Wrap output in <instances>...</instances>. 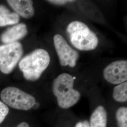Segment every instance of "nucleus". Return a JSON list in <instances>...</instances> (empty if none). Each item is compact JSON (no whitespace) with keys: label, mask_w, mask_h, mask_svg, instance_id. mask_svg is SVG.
<instances>
[{"label":"nucleus","mask_w":127,"mask_h":127,"mask_svg":"<svg viewBox=\"0 0 127 127\" xmlns=\"http://www.w3.org/2000/svg\"><path fill=\"white\" fill-rule=\"evenodd\" d=\"M75 79V77L71 74L63 73L53 81V94L61 109H69L77 104L81 99L80 92L74 88Z\"/></svg>","instance_id":"f257e3e1"},{"label":"nucleus","mask_w":127,"mask_h":127,"mask_svg":"<svg viewBox=\"0 0 127 127\" xmlns=\"http://www.w3.org/2000/svg\"><path fill=\"white\" fill-rule=\"evenodd\" d=\"M50 56L47 50L38 49L24 57L19 63V67L24 78L29 81H36L50 63Z\"/></svg>","instance_id":"f03ea898"},{"label":"nucleus","mask_w":127,"mask_h":127,"mask_svg":"<svg viewBox=\"0 0 127 127\" xmlns=\"http://www.w3.org/2000/svg\"><path fill=\"white\" fill-rule=\"evenodd\" d=\"M66 31L72 44L79 50H94L98 44L96 35L81 21L71 22L68 25Z\"/></svg>","instance_id":"7ed1b4c3"},{"label":"nucleus","mask_w":127,"mask_h":127,"mask_svg":"<svg viewBox=\"0 0 127 127\" xmlns=\"http://www.w3.org/2000/svg\"><path fill=\"white\" fill-rule=\"evenodd\" d=\"M0 97L7 106L24 111L33 109L37 102L33 95L15 87L5 88L1 91Z\"/></svg>","instance_id":"20e7f679"},{"label":"nucleus","mask_w":127,"mask_h":127,"mask_svg":"<svg viewBox=\"0 0 127 127\" xmlns=\"http://www.w3.org/2000/svg\"><path fill=\"white\" fill-rule=\"evenodd\" d=\"M23 54V46L18 41L0 45V71L6 74L10 73Z\"/></svg>","instance_id":"39448f33"},{"label":"nucleus","mask_w":127,"mask_h":127,"mask_svg":"<svg viewBox=\"0 0 127 127\" xmlns=\"http://www.w3.org/2000/svg\"><path fill=\"white\" fill-rule=\"evenodd\" d=\"M54 45L62 66H75L79 54L68 44L63 37L59 34L55 35L53 38Z\"/></svg>","instance_id":"423d86ee"},{"label":"nucleus","mask_w":127,"mask_h":127,"mask_svg":"<svg viewBox=\"0 0 127 127\" xmlns=\"http://www.w3.org/2000/svg\"><path fill=\"white\" fill-rule=\"evenodd\" d=\"M103 76L106 82L114 85L127 82V60H117L110 64L104 68Z\"/></svg>","instance_id":"0eeeda50"},{"label":"nucleus","mask_w":127,"mask_h":127,"mask_svg":"<svg viewBox=\"0 0 127 127\" xmlns=\"http://www.w3.org/2000/svg\"><path fill=\"white\" fill-rule=\"evenodd\" d=\"M28 30L26 24H16L6 29L0 36L1 41L4 44L18 42L27 34Z\"/></svg>","instance_id":"6e6552de"},{"label":"nucleus","mask_w":127,"mask_h":127,"mask_svg":"<svg viewBox=\"0 0 127 127\" xmlns=\"http://www.w3.org/2000/svg\"><path fill=\"white\" fill-rule=\"evenodd\" d=\"M109 114L104 105L99 104L91 113L89 120L90 127H108Z\"/></svg>","instance_id":"1a4fd4ad"},{"label":"nucleus","mask_w":127,"mask_h":127,"mask_svg":"<svg viewBox=\"0 0 127 127\" xmlns=\"http://www.w3.org/2000/svg\"><path fill=\"white\" fill-rule=\"evenodd\" d=\"M7 1L16 13L23 18H31L34 15V9L32 0H8Z\"/></svg>","instance_id":"9d476101"},{"label":"nucleus","mask_w":127,"mask_h":127,"mask_svg":"<svg viewBox=\"0 0 127 127\" xmlns=\"http://www.w3.org/2000/svg\"><path fill=\"white\" fill-rule=\"evenodd\" d=\"M20 20L19 16L16 12H11L6 6L0 5V27L18 24Z\"/></svg>","instance_id":"9b49d317"},{"label":"nucleus","mask_w":127,"mask_h":127,"mask_svg":"<svg viewBox=\"0 0 127 127\" xmlns=\"http://www.w3.org/2000/svg\"><path fill=\"white\" fill-rule=\"evenodd\" d=\"M113 127H127V107L122 106L118 107L112 116Z\"/></svg>","instance_id":"f8f14e48"},{"label":"nucleus","mask_w":127,"mask_h":127,"mask_svg":"<svg viewBox=\"0 0 127 127\" xmlns=\"http://www.w3.org/2000/svg\"><path fill=\"white\" fill-rule=\"evenodd\" d=\"M113 98L118 103H125L127 101V82L117 85L114 87Z\"/></svg>","instance_id":"ddd939ff"},{"label":"nucleus","mask_w":127,"mask_h":127,"mask_svg":"<svg viewBox=\"0 0 127 127\" xmlns=\"http://www.w3.org/2000/svg\"><path fill=\"white\" fill-rule=\"evenodd\" d=\"M9 113L8 106L4 103L0 101V125L5 120Z\"/></svg>","instance_id":"4468645a"},{"label":"nucleus","mask_w":127,"mask_h":127,"mask_svg":"<svg viewBox=\"0 0 127 127\" xmlns=\"http://www.w3.org/2000/svg\"><path fill=\"white\" fill-rule=\"evenodd\" d=\"M73 127H90V125L88 120L82 119L74 123Z\"/></svg>","instance_id":"2eb2a0df"},{"label":"nucleus","mask_w":127,"mask_h":127,"mask_svg":"<svg viewBox=\"0 0 127 127\" xmlns=\"http://www.w3.org/2000/svg\"><path fill=\"white\" fill-rule=\"evenodd\" d=\"M47 1L50 2L51 3L54 4L61 5L65 4L66 3H68L73 2L75 1V0H48Z\"/></svg>","instance_id":"dca6fc26"},{"label":"nucleus","mask_w":127,"mask_h":127,"mask_svg":"<svg viewBox=\"0 0 127 127\" xmlns=\"http://www.w3.org/2000/svg\"><path fill=\"white\" fill-rule=\"evenodd\" d=\"M16 127H30V126L27 122H22L18 123Z\"/></svg>","instance_id":"f3484780"},{"label":"nucleus","mask_w":127,"mask_h":127,"mask_svg":"<svg viewBox=\"0 0 127 127\" xmlns=\"http://www.w3.org/2000/svg\"><path fill=\"white\" fill-rule=\"evenodd\" d=\"M73 125H74V123L73 124V123H72V124H68V123H67L66 124H65V125H64L63 127H73Z\"/></svg>","instance_id":"a211bd4d"}]
</instances>
